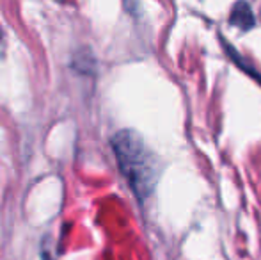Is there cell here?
Listing matches in <instances>:
<instances>
[{
	"instance_id": "6da1fadb",
	"label": "cell",
	"mask_w": 261,
	"mask_h": 260,
	"mask_svg": "<svg viewBox=\"0 0 261 260\" xmlns=\"http://www.w3.org/2000/svg\"><path fill=\"white\" fill-rule=\"evenodd\" d=\"M112 148L116 152L117 164L135 196L139 200H146L155 189L158 177L156 162L148 146L135 132L121 130L112 137Z\"/></svg>"
},
{
	"instance_id": "7a4b0ae2",
	"label": "cell",
	"mask_w": 261,
	"mask_h": 260,
	"mask_svg": "<svg viewBox=\"0 0 261 260\" xmlns=\"http://www.w3.org/2000/svg\"><path fill=\"white\" fill-rule=\"evenodd\" d=\"M229 23L237 25L242 31H249V29L254 27V14H252V9L249 7V4L240 2L233 7L229 16Z\"/></svg>"
},
{
	"instance_id": "277c9868",
	"label": "cell",
	"mask_w": 261,
	"mask_h": 260,
	"mask_svg": "<svg viewBox=\"0 0 261 260\" xmlns=\"http://www.w3.org/2000/svg\"><path fill=\"white\" fill-rule=\"evenodd\" d=\"M0 38H2V31H0Z\"/></svg>"
},
{
	"instance_id": "3957f363",
	"label": "cell",
	"mask_w": 261,
	"mask_h": 260,
	"mask_svg": "<svg viewBox=\"0 0 261 260\" xmlns=\"http://www.w3.org/2000/svg\"><path fill=\"white\" fill-rule=\"evenodd\" d=\"M43 260H50V258H48V255H45V258H43Z\"/></svg>"
}]
</instances>
